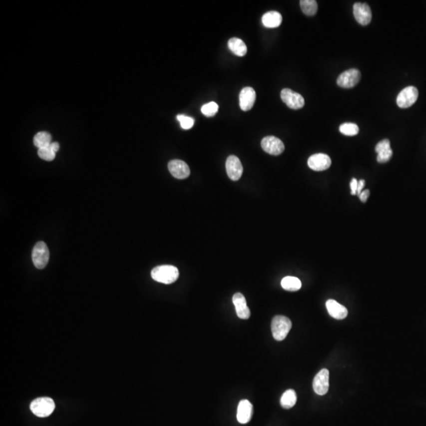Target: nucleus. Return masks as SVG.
Returning a JSON list of instances; mask_svg holds the SVG:
<instances>
[{
  "instance_id": "nucleus-24",
  "label": "nucleus",
  "mask_w": 426,
  "mask_h": 426,
  "mask_svg": "<svg viewBox=\"0 0 426 426\" xmlns=\"http://www.w3.org/2000/svg\"><path fill=\"white\" fill-rule=\"evenodd\" d=\"M300 6L306 15L314 16L318 12V2L315 0H302Z\"/></svg>"
},
{
  "instance_id": "nucleus-8",
  "label": "nucleus",
  "mask_w": 426,
  "mask_h": 426,
  "mask_svg": "<svg viewBox=\"0 0 426 426\" xmlns=\"http://www.w3.org/2000/svg\"><path fill=\"white\" fill-rule=\"evenodd\" d=\"M361 73L357 69L350 70L342 73L337 78V85L342 88H353L360 81Z\"/></svg>"
},
{
  "instance_id": "nucleus-13",
  "label": "nucleus",
  "mask_w": 426,
  "mask_h": 426,
  "mask_svg": "<svg viewBox=\"0 0 426 426\" xmlns=\"http://www.w3.org/2000/svg\"><path fill=\"white\" fill-rule=\"evenodd\" d=\"M168 169L171 175L178 179H184L190 176V167L182 160H171L168 163Z\"/></svg>"
},
{
  "instance_id": "nucleus-25",
  "label": "nucleus",
  "mask_w": 426,
  "mask_h": 426,
  "mask_svg": "<svg viewBox=\"0 0 426 426\" xmlns=\"http://www.w3.org/2000/svg\"><path fill=\"white\" fill-rule=\"evenodd\" d=\"M340 131L344 135L355 136L359 133V128L355 123L346 122L340 126Z\"/></svg>"
},
{
  "instance_id": "nucleus-21",
  "label": "nucleus",
  "mask_w": 426,
  "mask_h": 426,
  "mask_svg": "<svg viewBox=\"0 0 426 426\" xmlns=\"http://www.w3.org/2000/svg\"><path fill=\"white\" fill-rule=\"evenodd\" d=\"M297 402V395L292 389L286 391L280 399V405L284 409H291Z\"/></svg>"
},
{
  "instance_id": "nucleus-15",
  "label": "nucleus",
  "mask_w": 426,
  "mask_h": 426,
  "mask_svg": "<svg viewBox=\"0 0 426 426\" xmlns=\"http://www.w3.org/2000/svg\"><path fill=\"white\" fill-rule=\"evenodd\" d=\"M254 408L247 400H241L237 409V420L240 424H246L252 419Z\"/></svg>"
},
{
  "instance_id": "nucleus-27",
  "label": "nucleus",
  "mask_w": 426,
  "mask_h": 426,
  "mask_svg": "<svg viewBox=\"0 0 426 426\" xmlns=\"http://www.w3.org/2000/svg\"><path fill=\"white\" fill-rule=\"evenodd\" d=\"M219 110V106L216 102H210L201 107V112L207 117L214 116Z\"/></svg>"
},
{
  "instance_id": "nucleus-5",
  "label": "nucleus",
  "mask_w": 426,
  "mask_h": 426,
  "mask_svg": "<svg viewBox=\"0 0 426 426\" xmlns=\"http://www.w3.org/2000/svg\"><path fill=\"white\" fill-rule=\"evenodd\" d=\"M419 90L414 86H408L403 89L396 99V103L401 108H408L417 101Z\"/></svg>"
},
{
  "instance_id": "nucleus-17",
  "label": "nucleus",
  "mask_w": 426,
  "mask_h": 426,
  "mask_svg": "<svg viewBox=\"0 0 426 426\" xmlns=\"http://www.w3.org/2000/svg\"><path fill=\"white\" fill-rule=\"evenodd\" d=\"M376 152L378 153L377 160L379 163H387L393 157V150L391 148L390 141L384 139L376 145Z\"/></svg>"
},
{
  "instance_id": "nucleus-31",
  "label": "nucleus",
  "mask_w": 426,
  "mask_h": 426,
  "mask_svg": "<svg viewBox=\"0 0 426 426\" xmlns=\"http://www.w3.org/2000/svg\"><path fill=\"white\" fill-rule=\"evenodd\" d=\"M365 185H366V182L363 179L362 180L359 181V184H358V190H357V195L360 196L361 193L363 192V188H364Z\"/></svg>"
},
{
  "instance_id": "nucleus-14",
  "label": "nucleus",
  "mask_w": 426,
  "mask_h": 426,
  "mask_svg": "<svg viewBox=\"0 0 426 426\" xmlns=\"http://www.w3.org/2000/svg\"><path fill=\"white\" fill-rule=\"evenodd\" d=\"M256 100V92L251 87H245L239 95V105L242 111H250Z\"/></svg>"
},
{
  "instance_id": "nucleus-30",
  "label": "nucleus",
  "mask_w": 426,
  "mask_h": 426,
  "mask_svg": "<svg viewBox=\"0 0 426 426\" xmlns=\"http://www.w3.org/2000/svg\"><path fill=\"white\" fill-rule=\"evenodd\" d=\"M369 196H370V190H363V192L361 193L360 196V200L362 201V202H366L367 201V199H368Z\"/></svg>"
},
{
  "instance_id": "nucleus-16",
  "label": "nucleus",
  "mask_w": 426,
  "mask_h": 426,
  "mask_svg": "<svg viewBox=\"0 0 426 426\" xmlns=\"http://www.w3.org/2000/svg\"><path fill=\"white\" fill-rule=\"evenodd\" d=\"M233 303L235 305L236 314L241 319H249L250 310L246 303V298L241 293H236L233 296Z\"/></svg>"
},
{
  "instance_id": "nucleus-20",
  "label": "nucleus",
  "mask_w": 426,
  "mask_h": 426,
  "mask_svg": "<svg viewBox=\"0 0 426 426\" xmlns=\"http://www.w3.org/2000/svg\"><path fill=\"white\" fill-rule=\"evenodd\" d=\"M228 47L234 54L238 56H245L247 52V47L244 41L239 38H231L228 41Z\"/></svg>"
},
{
  "instance_id": "nucleus-26",
  "label": "nucleus",
  "mask_w": 426,
  "mask_h": 426,
  "mask_svg": "<svg viewBox=\"0 0 426 426\" xmlns=\"http://www.w3.org/2000/svg\"><path fill=\"white\" fill-rule=\"evenodd\" d=\"M56 152L53 150L51 145L46 148H39L38 149V156L41 158L42 160L46 161H52L55 158Z\"/></svg>"
},
{
  "instance_id": "nucleus-2",
  "label": "nucleus",
  "mask_w": 426,
  "mask_h": 426,
  "mask_svg": "<svg viewBox=\"0 0 426 426\" xmlns=\"http://www.w3.org/2000/svg\"><path fill=\"white\" fill-rule=\"evenodd\" d=\"M292 327L291 320L285 316H276L272 321V336L277 341H282L287 337Z\"/></svg>"
},
{
  "instance_id": "nucleus-23",
  "label": "nucleus",
  "mask_w": 426,
  "mask_h": 426,
  "mask_svg": "<svg viewBox=\"0 0 426 426\" xmlns=\"http://www.w3.org/2000/svg\"><path fill=\"white\" fill-rule=\"evenodd\" d=\"M33 142L38 148H46L52 143L51 134L47 132H39L34 137Z\"/></svg>"
},
{
  "instance_id": "nucleus-3",
  "label": "nucleus",
  "mask_w": 426,
  "mask_h": 426,
  "mask_svg": "<svg viewBox=\"0 0 426 426\" xmlns=\"http://www.w3.org/2000/svg\"><path fill=\"white\" fill-rule=\"evenodd\" d=\"M55 408V404L52 399L49 397H40L33 400L30 404V410L36 417H48Z\"/></svg>"
},
{
  "instance_id": "nucleus-18",
  "label": "nucleus",
  "mask_w": 426,
  "mask_h": 426,
  "mask_svg": "<svg viewBox=\"0 0 426 426\" xmlns=\"http://www.w3.org/2000/svg\"><path fill=\"white\" fill-rule=\"evenodd\" d=\"M326 308L331 317H333L335 319L343 320L348 317V311L345 306L340 304L333 299L327 301Z\"/></svg>"
},
{
  "instance_id": "nucleus-4",
  "label": "nucleus",
  "mask_w": 426,
  "mask_h": 426,
  "mask_svg": "<svg viewBox=\"0 0 426 426\" xmlns=\"http://www.w3.org/2000/svg\"><path fill=\"white\" fill-rule=\"evenodd\" d=\"M48 248L43 242H39L34 246L32 250V259L34 266L36 269H43L45 268L49 261Z\"/></svg>"
},
{
  "instance_id": "nucleus-28",
  "label": "nucleus",
  "mask_w": 426,
  "mask_h": 426,
  "mask_svg": "<svg viewBox=\"0 0 426 426\" xmlns=\"http://www.w3.org/2000/svg\"><path fill=\"white\" fill-rule=\"evenodd\" d=\"M177 119L180 122L181 127L184 130H190L194 125V119L185 115H177Z\"/></svg>"
},
{
  "instance_id": "nucleus-32",
  "label": "nucleus",
  "mask_w": 426,
  "mask_h": 426,
  "mask_svg": "<svg viewBox=\"0 0 426 426\" xmlns=\"http://www.w3.org/2000/svg\"><path fill=\"white\" fill-rule=\"evenodd\" d=\"M51 148H52L53 150H54L55 152H58V149H59V145H58V142L51 143Z\"/></svg>"
},
{
  "instance_id": "nucleus-6",
  "label": "nucleus",
  "mask_w": 426,
  "mask_h": 426,
  "mask_svg": "<svg viewBox=\"0 0 426 426\" xmlns=\"http://www.w3.org/2000/svg\"><path fill=\"white\" fill-rule=\"evenodd\" d=\"M281 99L287 104V107L294 110L304 107L305 100L303 96L298 92H294L290 88H284L281 91Z\"/></svg>"
},
{
  "instance_id": "nucleus-19",
  "label": "nucleus",
  "mask_w": 426,
  "mask_h": 426,
  "mask_svg": "<svg viewBox=\"0 0 426 426\" xmlns=\"http://www.w3.org/2000/svg\"><path fill=\"white\" fill-rule=\"evenodd\" d=\"M282 21L283 17L280 13L277 11L267 12L262 17V23L266 28H277L281 24Z\"/></svg>"
},
{
  "instance_id": "nucleus-22",
  "label": "nucleus",
  "mask_w": 426,
  "mask_h": 426,
  "mask_svg": "<svg viewBox=\"0 0 426 426\" xmlns=\"http://www.w3.org/2000/svg\"><path fill=\"white\" fill-rule=\"evenodd\" d=\"M281 286L286 291H297L302 287V282L295 276H286L282 280Z\"/></svg>"
},
{
  "instance_id": "nucleus-11",
  "label": "nucleus",
  "mask_w": 426,
  "mask_h": 426,
  "mask_svg": "<svg viewBox=\"0 0 426 426\" xmlns=\"http://www.w3.org/2000/svg\"><path fill=\"white\" fill-rule=\"evenodd\" d=\"M226 170L227 175L231 180L238 181L242 176L243 167L239 158L231 155L227 158L226 162Z\"/></svg>"
},
{
  "instance_id": "nucleus-12",
  "label": "nucleus",
  "mask_w": 426,
  "mask_h": 426,
  "mask_svg": "<svg viewBox=\"0 0 426 426\" xmlns=\"http://www.w3.org/2000/svg\"><path fill=\"white\" fill-rule=\"evenodd\" d=\"M332 164L331 158L324 153L312 155L308 160V166L312 170L322 171L329 169Z\"/></svg>"
},
{
  "instance_id": "nucleus-9",
  "label": "nucleus",
  "mask_w": 426,
  "mask_h": 426,
  "mask_svg": "<svg viewBox=\"0 0 426 426\" xmlns=\"http://www.w3.org/2000/svg\"><path fill=\"white\" fill-rule=\"evenodd\" d=\"M313 388L314 392L319 396H324L329 392V371L327 369L321 370L314 379Z\"/></svg>"
},
{
  "instance_id": "nucleus-29",
  "label": "nucleus",
  "mask_w": 426,
  "mask_h": 426,
  "mask_svg": "<svg viewBox=\"0 0 426 426\" xmlns=\"http://www.w3.org/2000/svg\"><path fill=\"white\" fill-rule=\"evenodd\" d=\"M358 184L359 181L357 180L356 178H352L350 186H351V195H356L357 190H358Z\"/></svg>"
},
{
  "instance_id": "nucleus-10",
  "label": "nucleus",
  "mask_w": 426,
  "mask_h": 426,
  "mask_svg": "<svg viewBox=\"0 0 426 426\" xmlns=\"http://www.w3.org/2000/svg\"><path fill=\"white\" fill-rule=\"evenodd\" d=\"M354 15L362 25H367L372 20V10L367 3L356 2L354 5Z\"/></svg>"
},
{
  "instance_id": "nucleus-7",
  "label": "nucleus",
  "mask_w": 426,
  "mask_h": 426,
  "mask_svg": "<svg viewBox=\"0 0 426 426\" xmlns=\"http://www.w3.org/2000/svg\"><path fill=\"white\" fill-rule=\"evenodd\" d=\"M261 147L265 152L273 156H279L281 154L282 152H284L285 148L283 141L274 136H267L264 137L261 141Z\"/></svg>"
},
{
  "instance_id": "nucleus-1",
  "label": "nucleus",
  "mask_w": 426,
  "mask_h": 426,
  "mask_svg": "<svg viewBox=\"0 0 426 426\" xmlns=\"http://www.w3.org/2000/svg\"><path fill=\"white\" fill-rule=\"evenodd\" d=\"M151 276L152 278L158 283L171 284L178 280L179 272L176 267L172 265H161L152 269Z\"/></svg>"
}]
</instances>
